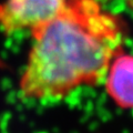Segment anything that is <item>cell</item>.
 I'll use <instances>...</instances> for the list:
<instances>
[{
  "mask_svg": "<svg viewBox=\"0 0 133 133\" xmlns=\"http://www.w3.org/2000/svg\"><path fill=\"white\" fill-rule=\"evenodd\" d=\"M31 33L20 92L30 100L53 101L107 76L122 51L124 28L119 17L103 10L97 0H66L53 18Z\"/></svg>",
  "mask_w": 133,
  "mask_h": 133,
  "instance_id": "cell-1",
  "label": "cell"
},
{
  "mask_svg": "<svg viewBox=\"0 0 133 133\" xmlns=\"http://www.w3.org/2000/svg\"><path fill=\"white\" fill-rule=\"evenodd\" d=\"M66 0H7L0 5V29L7 33L40 26L53 18Z\"/></svg>",
  "mask_w": 133,
  "mask_h": 133,
  "instance_id": "cell-2",
  "label": "cell"
},
{
  "mask_svg": "<svg viewBox=\"0 0 133 133\" xmlns=\"http://www.w3.org/2000/svg\"><path fill=\"white\" fill-rule=\"evenodd\" d=\"M105 91L116 105L133 110V56L120 52L105 76Z\"/></svg>",
  "mask_w": 133,
  "mask_h": 133,
  "instance_id": "cell-3",
  "label": "cell"
},
{
  "mask_svg": "<svg viewBox=\"0 0 133 133\" xmlns=\"http://www.w3.org/2000/svg\"><path fill=\"white\" fill-rule=\"evenodd\" d=\"M125 1H127V3H128V6L133 10V0H125Z\"/></svg>",
  "mask_w": 133,
  "mask_h": 133,
  "instance_id": "cell-4",
  "label": "cell"
}]
</instances>
